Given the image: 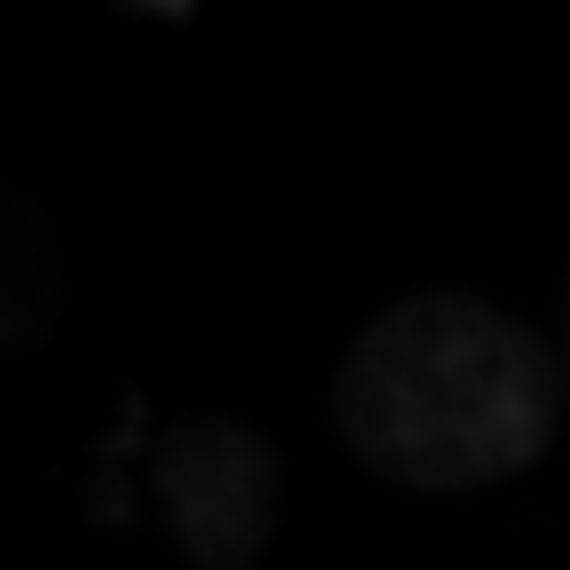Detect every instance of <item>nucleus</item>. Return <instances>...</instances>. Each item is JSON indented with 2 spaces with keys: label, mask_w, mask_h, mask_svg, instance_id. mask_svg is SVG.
<instances>
[{
  "label": "nucleus",
  "mask_w": 570,
  "mask_h": 570,
  "mask_svg": "<svg viewBox=\"0 0 570 570\" xmlns=\"http://www.w3.org/2000/svg\"><path fill=\"white\" fill-rule=\"evenodd\" d=\"M148 489L193 570H259L282 527V444L245 415H178L148 452Z\"/></svg>",
  "instance_id": "obj_2"
},
{
  "label": "nucleus",
  "mask_w": 570,
  "mask_h": 570,
  "mask_svg": "<svg viewBox=\"0 0 570 570\" xmlns=\"http://www.w3.org/2000/svg\"><path fill=\"white\" fill-rule=\"evenodd\" d=\"M67 326V245L60 223L0 164V363L38 356Z\"/></svg>",
  "instance_id": "obj_3"
},
{
  "label": "nucleus",
  "mask_w": 570,
  "mask_h": 570,
  "mask_svg": "<svg viewBox=\"0 0 570 570\" xmlns=\"http://www.w3.org/2000/svg\"><path fill=\"white\" fill-rule=\"evenodd\" d=\"M334 430L407 497L489 489L527 474L556 438L549 348L474 289H415L348 341Z\"/></svg>",
  "instance_id": "obj_1"
}]
</instances>
